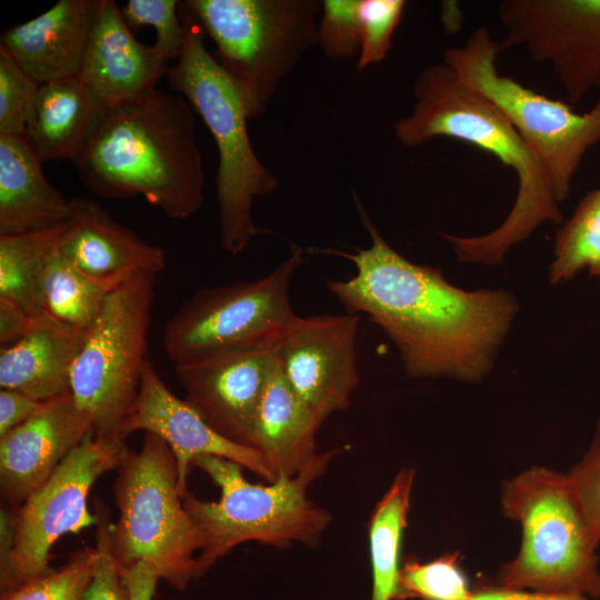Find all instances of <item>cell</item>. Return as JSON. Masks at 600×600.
I'll return each instance as SVG.
<instances>
[{
	"mask_svg": "<svg viewBox=\"0 0 600 600\" xmlns=\"http://www.w3.org/2000/svg\"><path fill=\"white\" fill-rule=\"evenodd\" d=\"M70 211L24 136L0 134V236L58 227Z\"/></svg>",
	"mask_w": 600,
	"mask_h": 600,
	"instance_id": "obj_22",
	"label": "cell"
},
{
	"mask_svg": "<svg viewBox=\"0 0 600 600\" xmlns=\"http://www.w3.org/2000/svg\"><path fill=\"white\" fill-rule=\"evenodd\" d=\"M399 588L400 600H470L473 592L459 551L427 562L407 557L400 570Z\"/></svg>",
	"mask_w": 600,
	"mask_h": 600,
	"instance_id": "obj_29",
	"label": "cell"
},
{
	"mask_svg": "<svg viewBox=\"0 0 600 600\" xmlns=\"http://www.w3.org/2000/svg\"><path fill=\"white\" fill-rule=\"evenodd\" d=\"M249 120L261 117L302 56L318 46L320 0H187Z\"/></svg>",
	"mask_w": 600,
	"mask_h": 600,
	"instance_id": "obj_7",
	"label": "cell"
},
{
	"mask_svg": "<svg viewBox=\"0 0 600 600\" xmlns=\"http://www.w3.org/2000/svg\"><path fill=\"white\" fill-rule=\"evenodd\" d=\"M566 476L582 517L600 541V419L588 450Z\"/></svg>",
	"mask_w": 600,
	"mask_h": 600,
	"instance_id": "obj_36",
	"label": "cell"
},
{
	"mask_svg": "<svg viewBox=\"0 0 600 600\" xmlns=\"http://www.w3.org/2000/svg\"><path fill=\"white\" fill-rule=\"evenodd\" d=\"M498 43L484 27L461 46L448 47L443 62L468 87L489 99L512 123L544 166L558 202L569 194L586 152L600 143V97L586 112L501 74Z\"/></svg>",
	"mask_w": 600,
	"mask_h": 600,
	"instance_id": "obj_9",
	"label": "cell"
},
{
	"mask_svg": "<svg viewBox=\"0 0 600 600\" xmlns=\"http://www.w3.org/2000/svg\"><path fill=\"white\" fill-rule=\"evenodd\" d=\"M470 600H593L580 593L539 592L524 590H507L492 587L487 582L473 587Z\"/></svg>",
	"mask_w": 600,
	"mask_h": 600,
	"instance_id": "obj_39",
	"label": "cell"
},
{
	"mask_svg": "<svg viewBox=\"0 0 600 600\" xmlns=\"http://www.w3.org/2000/svg\"><path fill=\"white\" fill-rule=\"evenodd\" d=\"M42 402L11 390H0V438L31 418Z\"/></svg>",
	"mask_w": 600,
	"mask_h": 600,
	"instance_id": "obj_37",
	"label": "cell"
},
{
	"mask_svg": "<svg viewBox=\"0 0 600 600\" xmlns=\"http://www.w3.org/2000/svg\"><path fill=\"white\" fill-rule=\"evenodd\" d=\"M131 31L150 26L156 30L153 47L169 62L178 61L184 43V27L177 0H129L120 8Z\"/></svg>",
	"mask_w": 600,
	"mask_h": 600,
	"instance_id": "obj_31",
	"label": "cell"
},
{
	"mask_svg": "<svg viewBox=\"0 0 600 600\" xmlns=\"http://www.w3.org/2000/svg\"><path fill=\"white\" fill-rule=\"evenodd\" d=\"M96 0H60L0 37L3 49L40 84L77 77L87 51Z\"/></svg>",
	"mask_w": 600,
	"mask_h": 600,
	"instance_id": "obj_20",
	"label": "cell"
},
{
	"mask_svg": "<svg viewBox=\"0 0 600 600\" xmlns=\"http://www.w3.org/2000/svg\"><path fill=\"white\" fill-rule=\"evenodd\" d=\"M583 268L600 278V190L589 191L572 216L558 229L551 283L570 280Z\"/></svg>",
	"mask_w": 600,
	"mask_h": 600,
	"instance_id": "obj_28",
	"label": "cell"
},
{
	"mask_svg": "<svg viewBox=\"0 0 600 600\" xmlns=\"http://www.w3.org/2000/svg\"><path fill=\"white\" fill-rule=\"evenodd\" d=\"M194 113L158 88L102 111L71 161L80 181L102 198L142 196L171 219L194 214L204 200Z\"/></svg>",
	"mask_w": 600,
	"mask_h": 600,
	"instance_id": "obj_2",
	"label": "cell"
},
{
	"mask_svg": "<svg viewBox=\"0 0 600 600\" xmlns=\"http://www.w3.org/2000/svg\"><path fill=\"white\" fill-rule=\"evenodd\" d=\"M168 61L139 42L113 0H96L94 20L77 76L101 113L139 98L167 74Z\"/></svg>",
	"mask_w": 600,
	"mask_h": 600,
	"instance_id": "obj_18",
	"label": "cell"
},
{
	"mask_svg": "<svg viewBox=\"0 0 600 600\" xmlns=\"http://www.w3.org/2000/svg\"><path fill=\"white\" fill-rule=\"evenodd\" d=\"M94 513L97 517V562L82 600H130L128 584L112 550L113 522H111L110 512L106 504L97 501Z\"/></svg>",
	"mask_w": 600,
	"mask_h": 600,
	"instance_id": "obj_35",
	"label": "cell"
},
{
	"mask_svg": "<svg viewBox=\"0 0 600 600\" xmlns=\"http://www.w3.org/2000/svg\"><path fill=\"white\" fill-rule=\"evenodd\" d=\"M353 198L370 247L330 250L351 261L356 273L347 280H326L328 290L347 312L364 313L384 331L410 377L480 380L516 314L514 298L502 290L457 288L439 269L409 261L383 239L354 193Z\"/></svg>",
	"mask_w": 600,
	"mask_h": 600,
	"instance_id": "obj_1",
	"label": "cell"
},
{
	"mask_svg": "<svg viewBox=\"0 0 600 600\" xmlns=\"http://www.w3.org/2000/svg\"><path fill=\"white\" fill-rule=\"evenodd\" d=\"M113 491L119 517L111 542L122 574L147 561L161 580L183 591L196 577L204 537L183 504L169 446L146 432L141 449L129 450L118 467Z\"/></svg>",
	"mask_w": 600,
	"mask_h": 600,
	"instance_id": "obj_8",
	"label": "cell"
},
{
	"mask_svg": "<svg viewBox=\"0 0 600 600\" xmlns=\"http://www.w3.org/2000/svg\"><path fill=\"white\" fill-rule=\"evenodd\" d=\"M184 43L168 68L170 87L202 118L218 150L216 194L222 248L237 256L263 229L252 219V202L278 188L277 177L258 158L248 132L243 102L231 80L204 44V32L180 2Z\"/></svg>",
	"mask_w": 600,
	"mask_h": 600,
	"instance_id": "obj_6",
	"label": "cell"
},
{
	"mask_svg": "<svg viewBox=\"0 0 600 600\" xmlns=\"http://www.w3.org/2000/svg\"><path fill=\"white\" fill-rule=\"evenodd\" d=\"M501 509L520 524L521 543L488 584L600 598V541L582 517L566 472L543 466L522 470L503 482Z\"/></svg>",
	"mask_w": 600,
	"mask_h": 600,
	"instance_id": "obj_5",
	"label": "cell"
},
{
	"mask_svg": "<svg viewBox=\"0 0 600 600\" xmlns=\"http://www.w3.org/2000/svg\"><path fill=\"white\" fill-rule=\"evenodd\" d=\"M498 50L523 47L547 63L570 102L600 89V0H503Z\"/></svg>",
	"mask_w": 600,
	"mask_h": 600,
	"instance_id": "obj_13",
	"label": "cell"
},
{
	"mask_svg": "<svg viewBox=\"0 0 600 600\" xmlns=\"http://www.w3.org/2000/svg\"><path fill=\"white\" fill-rule=\"evenodd\" d=\"M362 0H324L318 46L333 60L358 59L362 42Z\"/></svg>",
	"mask_w": 600,
	"mask_h": 600,
	"instance_id": "obj_32",
	"label": "cell"
},
{
	"mask_svg": "<svg viewBox=\"0 0 600 600\" xmlns=\"http://www.w3.org/2000/svg\"><path fill=\"white\" fill-rule=\"evenodd\" d=\"M66 222L47 230L0 236V298L17 303L31 317L46 311L44 273Z\"/></svg>",
	"mask_w": 600,
	"mask_h": 600,
	"instance_id": "obj_26",
	"label": "cell"
},
{
	"mask_svg": "<svg viewBox=\"0 0 600 600\" xmlns=\"http://www.w3.org/2000/svg\"><path fill=\"white\" fill-rule=\"evenodd\" d=\"M338 450L319 453L292 477L279 476L269 484L247 481L242 467L233 461L199 456L192 467L202 470L220 489L218 501H203L191 492L183 504L204 537L197 557L194 579H200L234 547L257 541L276 548L292 543L316 547L332 516L308 496L310 484L327 470Z\"/></svg>",
	"mask_w": 600,
	"mask_h": 600,
	"instance_id": "obj_4",
	"label": "cell"
},
{
	"mask_svg": "<svg viewBox=\"0 0 600 600\" xmlns=\"http://www.w3.org/2000/svg\"><path fill=\"white\" fill-rule=\"evenodd\" d=\"M321 424L289 386L277 358L258 407L253 442L277 478L296 476L316 459Z\"/></svg>",
	"mask_w": 600,
	"mask_h": 600,
	"instance_id": "obj_23",
	"label": "cell"
},
{
	"mask_svg": "<svg viewBox=\"0 0 600 600\" xmlns=\"http://www.w3.org/2000/svg\"><path fill=\"white\" fill-rule=\"evenodd\" d=\"M129 450L123 439L90 432L18 508L12 550L0 571L1 593L51 573L56 541L97 523L88 509L89 492L102 474L118 469Z\"/></svg>",
	"mask_w": 600,
	"mask_h": 600,
	"instance_id": "obj_12",
	"label": "cell"
},
{
	"mask_svg": "<svg viewBox=\"0 0 600 600\" xmlns=\"http://www.w3.org/2000/svg\"><path fill=\"white\" fill-rule=\"evenodd\" d=\"M359 322L360 314L350 312L297 316L279 343L283 377L321 422L346 410L360 383Z\"/></svg>",
	"mask_w": 600,
	"mask_h": 600,
	"instance_id": "obj_14",
	"label": "cell"
},
{
	"mask_svg": "<svg viewBox=\"0 0 600 600\" xmlns=\"http://www.w3.org/2000/svg\"><path fill=\"white\" fill-rule=\"evenodd\" d=\"M130 592V600H152L157 583L161 580L156 567L140 561L123 573Z\"/></svg>",
	"mask_w": 600,
	"mask_h": 600,
	"instance_id": "obj_40",
	"label": "cell"
},
{
	"mask_svg": "<svg viewBox=\"0 0 600 600\" xmlns=\"http://www.w3.org/2000/svg\"><path fill=\"white\" fill-rule=\"evenodd\" d=\"M59 251L88 276L121 283L139 272L159 273L164 251L118 223L99 203L72 198Z\"/></svg>",
	"mask_w": 600,
	"mask_h": 600,
	"instance_id": "obj_19",
	"label": "cell"
},
{
	"mask_svg": "<svg viewBox=\"0 0 600 600\" xmlns=\"http://www.w3.org/2000/svg\"><path fill=\"white\" fill-rule=\"evenodd\" d=\"M136 431L153 433L169 446L176 458L182 496L188 491L187 479L193 460L204 454L233 461L268 482L277 479L257 449L222 437L184 399L172 393L149 358L142 368L136 401L122 427V438Z\"/></svg>",
	"mask_w": 600,
	"mask_h": 600,
	"instance_id": "obj_16",
	"label": "cell"
},
{
	"mask_svg": "<svg viewBox=\"0 0 600 600\" xmlns=\"http://www.w3.org/2000/svg\"><path fill=\"white\" fill-rule=\"evenodd\" d=\"M600 190V189H599Z\"/></svg>",
	"mask_w": 600,
	"mask_h": 600,
	"instance_id": "obj_41",
	"label": "cell"
},
{
	"mask_svg": "<svg viewBox=\"0 0 600 600\" xmlns=\"http://www.w3.org/2000/svg\"><path fill=\"white\" fill-rule=\"evenodd\" d=\"M40 83L0 48V134L24 136Z\"/></svg>",
	"mask_w": 600,
	"mask_h": 600,
	"instance_id": "obj_33",
	"label": "cell"
},
{
	"mask_svg": "<svg viewBox=\"0 0 600 600\" xmlns=\"http://www.w3.org/2000/svg\"><path fill=\"white\" fill-rule=\"evenodd\" d=\"M404 8L403 0H362V42L357 59L358 71L386 59Z\"/></svg>",
	"mask_w": 600,
	"mask_h": 600,
	"instance_id": "obj_34",
	"label": "cell"
},
{
	"mask_svg": "<svg viewBox=\"0 0 600 600\" xmlns=\"http://www.w3.org/2000/svg\"><path fill=\"white\" fill-rule=\"evenodd\" d=\"M410 113L393 124L396 139L418 148L436 138H451L480 148L517 174L514 204L504 221L478 237L444 234L461 262L499 264L507 251L541 223H559L562 214L548 172L508 118L484 96L464 84L446 64L432 63L417 76Z\"/></svg>",
	"mask_w": 600,
	"mask_h": 600,
	"instance_id": "obj_3",
	"label": "cell"
},
{
	"mask_svg": "<svg viewBox=\"0 0 600 600\" xmlns=\"http://www.w3.org/2000/svg\"><path fill=\"white\" fill-rule=\"evenodd\" d=\"M99 114L90 93L77 77L42 83L24 138L42 162L72 161Z\"/></svg>",
	"mask_w": 600,
	"mask_h": 600,
	"instance_id": "obj_24",
	"label": "cell"
},
{
	"mask_svg": "<svg viewBox=\"0 0 600 600\" xmlns=\"http://www.w3.org/2000/svg\"><path fill=\"white\" fill-rule=\"evenodd\" d=\"M120 283L92 278L60 251L51 254L43 280L46 311L81 330H89L99 317L107 297Z\"/></svg>",
	"mask_w": 600,
	"mask_h": 600,
	"instance_id": "obj_27",
	"label": "cell"
},
{
	"mask_svg": "<svg viewBox=\"0 0 600 600\" xmlns=\"http://www.w3.org/2000/svg\"><path fill=\"white\" fill-rule=\"evenodd\" d=\"M302 261V249L291 244L290 254L264 277L197 291L171 316L162 332L163 349L173 366L281 340L297 318L290 284Z\"/></svg>",
	"mask_w": 600,
	"mask_h": 600,
	"instance_id": "obj_11",
	"label": "cell"
},
{
	"mask_svg": "<svg viewBox=\"0 0 600 600\" xmlns=\"http://www.w3.org/2000/svg\"><path fill=\"white\" fill-rule=\"evenodd\" d=\"M90 432L91 421L71 391L43 401L31 418L0 438L2 499L20 507Z\"/></svg>",
	"mask_w": 600,
	"mask_h": 600,
	"instance_id": "obj_17",
	"label": "cell"
},
{
	"mask_svg": "<svg viewBox=\"0 0 600 600\" xmlns=\"http://www.w3.org/2000/svg\"><path fill=\"white\" fill-rule=\"evenodd\" d=\"M416 470L402 468L376 504L368 522L372 589L370 600H400L402 542Z\"/></svg>",
	"mask_w": 600,
	"mask_h": 600,
	"instance_id": "obj_25",
	"label": "cell"
},
{
	"mask_svg": "<svg viewBox=\"0 0 600 600\" xmlns=\"http://www.w3.org/2000/svg\"><path fill=\"white\" fill-rule=\"evenodd\" d=\"M280 341L221 351L174 366L184 400L222 437L254 448L256 416Z\"/></svg>",
	"mask_w": 600,
	"mask_h": 600,
	"instance_id": "obj_15",
	"label": "cell"
},
{
	"mask_svg": "<svg viewBox=\"0 0 600 600\" xmlns=\"http://www.w3.org/2000/svg\"><path fill=\"white\" fill-rule=\"evenodd\" d=\"M156 276L139 272L112 290L73 364L70 391L96 436L123 439L148 359Z\"/></svg>",
	"mask_w": 600,
	"mask_h": 600,
	"instance_id": "obj_10",
	"label": "cell"
},
{
	"mask_svg": "<svg viewBox=\"0 0 600 600\" xmlns=\"http://www.w3.org/2000/svg\"><path fill=\"white\" fill-rule=\"evenodd\" d=\"M96 562V548L82 549L58 570L2 592L0 600H82Z\"/></svg>",
	"mask_w": 600,
	"mask_h": 600,
	"instance_id": "obj_30",
	"label": "cell"
},
{
	"mask_svg": "<svg viewBox=\"0 0 600 600\" xmlns=\"http://www.w3.org/2000/svg\"><path fill=\"white\" fill-rule=\"evenodd\" d=\"M87 332L48 311L34 317L23 338L0 350V387L40 402L69 392L71 371Z\"/></svg>",
	"mask_w": 600,
	"mask_h": 600,
	"instance_id": "obj_21",
	"label": "cell"
},
{
	"mask_svg": "<svg viewBox=\"0 0 600 600\" xmlns=\"http://www.w3.org/2000/svg\"><path fill=\"white\" fill-rule=\"evenodd\" d=\"M34 317H31L17 303L0 298V343L1 348L9 347L30 330Z\"/></svg>",
	"mask_w": 600,
	"mask_h": 600,
	"instance_id": "obj_38",
	"label": "cell"
}]
</instances>
